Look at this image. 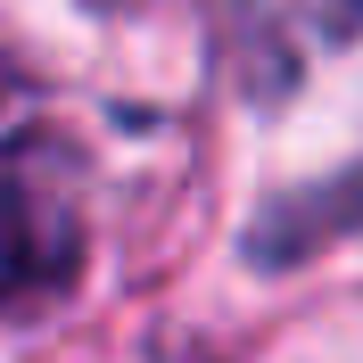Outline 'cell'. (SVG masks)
<instances>
[{"label": "cell", "mask_w": 363, "mask_h": 363, "mask_svg": "<svg viewBox=\"0 0 363 363\" xmlns=\"http://www.w3.org/2000/svg\"><path fill=\"white\" fill-rule=\"evenodd\" d=\"M83 272V174L58 133L0 149V306L58 297Z\"/></svg>", "instance_id": "1"}, {"label": "cell", "mask_w": 363, "mask_h": 363, "mask_svg": "<svg viewBox=\"0 0 363 363\" xmlns=\"http://www.w3.org/2000/svg\"><path fill=\"white\" fill-rule=\"evenodd\" d=\"M339 231H363V165L314 182V190L272 199L264 223L248 231V256H256V264H297V256H314L322 240H339Z\"/></svg>", "instance_id": "2"}, {"label": "cell", "mask_w": 363, "mask_h": 363, "mask_svg": "<svg viewBox=\"0 0 363 363\" xmlns=\"http://www.w3.org/2000/svg\"><path fill=\"white\" fill-rule=\"evenodd\" d=\"M322 25L330 33H363V0H322Z\"/></svg>", "instance_id": "3"}, {"label": "cell", "mask_w": 363, "mask_h": 363, "mask_svg": "<svg viewBox=\"0 0 363 363\" xmlns=\"http://www.w3.org/2000/svg\"><path fill=\"white\" fill-rule=\"evenodd\" d=\"M0 99H9V58H0Z\"/></svg>", "instance_id": "4"}]
</instances>
